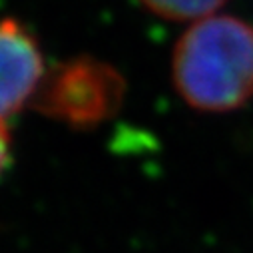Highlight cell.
I'll list each match as a JSON object with an SVG mask.
<instances>
[{
	"instance_id": "6da1fadb",
	"label": "cell",
	"mask_w": 253,
	"mask_h": 253,
	"mask_svg": "<svg viewBox=\"0 0 253 253\" xmlns=\"http://www.w3.org/2000/svg\"><path fill=\"white\" fill-rule=\"evenodd\" d=\"M171 78L198 112L227 114L253 98V26L227 14L194 22L177 40Z\"/></svg>"
},
{
	"instance_id": "5b68a950",
	"label": "cell",
	"mask_w": 253,
	"mask_h": 253,
	"mask_svg": "<svg viewBox=\"0 0 253 253\" xmlns=\"http://www.w3.org/2000/svg\"><path fill=\"white\" fill-rule=\"evenodd\" d=\"M12 160V140L6 128V122L0 120V175H2Z\"/></svg>"
},
{
	"instance_id": "3957f363",
	"label": "cell",
	"mask_w": 253,
	"mask_h": 253,
	"mask_svg": "<svg viewBox=\"0 0 253 253\" xmlns=\"http://www.w3.org/2000/svg\"><path fill=\"white\" fill-rule=\"evenodd\" d=\"M46 76L36 38L14 18H0V120L32 104Z\"/></svg>"
},
{
	"instance_id": "7a4b0ae2",
	"label": "cell",
	"mask_w": 253,
	"mask_h": 253,
	"mask_svg": "<svg viewBox=\"0 0 253 253\" xmlns=\"http://www.w3.org/2000/svg\"><path fill=\"white\" fill-rule=\"evenodd\" d=\"M126 98L124 76L104 60L80 56L46 72L32 108L76 130L112 120Z\"/></svg>"
},
{
	"instance_id": "277c9868",
	"label": "cell",
	"mask_w": 253,
	"mask_h": 253,
	"mask_svg": "<svg viewBox=\"0 0 253 253\" xmlns=\"http://www.w3.org/2000/svg\"><path fill=\"white\" fill-rule=\"evenodd\" d=\"M154 14L168 20H202L211 16L227 0H140Z\"/></svg>"
}]
</instances>
